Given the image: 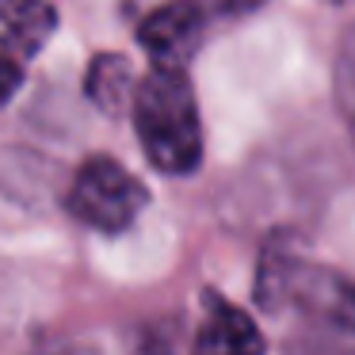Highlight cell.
<instances>
[{"instance_id":"10","label":"cell","mask_w":355,"mask_h":355,"mask_svg":"<svg viewBox=\"0 0 355 355\" xmlns=\"http://www.w3.org/2000/svg\"><path fill=\"white\" fill-rule=\"evenodd\" d=\"M207 16H245V12H256L268 0H199Z\"/></svg>"},{"instance_id":"4","label":"cell","mask_w":355,"mask_h":355,"mask_svg":"<svg viewBox=\"0 0 355 355\" xmlns=\"http://www.w3.org/2000/svg\"><path fill=\"white\" fill-rule=\"evenodd\" d=\"M202 31H207V12L199 0H172L138 24V42L153 65L187 69L195 50L202 46Z\"/></svg>"},{"instance_id":"2","label":"cell","mask_w":355,"mask_h":355,"mask_svg":"<svg viewBox=\"0 0 355 355\" xmlns=\"http://www.w3.org/2000/svg\"><path fill=\"white\" fill-rule=\"evenodd\" d=\"M134 130L149 164L164 176H191L202 161V123L187 69L153 65L134 88Z\"/></svg>"},{"instance_id":"5","label":"cell","mask_w":355,"mask_h":355,"mask_svg":"<svg viewBox=\"0 0 355 355\" xmlns=\"http://www.w3.org/2000/svg\"><path fill=\"white\" fill-rule=\"evenodd\" d=\"M195 344L202 352H263V336L245 309L225 302L218 291L202 294V324Z\"/></svg>"},{"instance_id":"8","label":"cell","mask_w":355,"mask_h":355,"mask_svg":"<svg viewBox=\"0 0 355 355\" xmlns=\"http://www.w3.org/2000/svg\"><path fill=\"white\" fill-rule=\"evenodd\" d=\"M336 100L340 111H344V123L355 138V27L344 35L336 54Z\"/></svg>"},{"instance_id":"3","label":"cell","mask_w":355,"mask_h":355,"mask_svg":"<svg viewBox=\"0 0 355 355\" xmlns=\"http://www.w3.org/2000/svg\"><path fill=\"white\" fill-rule=\"evenodd\" d=\"M146 202L149 191L141 187V180H134L126 172V164L111 161V157H88L73 172V184L65 191L69 214L100 233L130 230L138 222V214L146 210Z\"/></svg>"},{"instance_id":"7","label":"cell","mask_w":355,"mask_h":355,"mask_svg":"<svg viewBox=\"0 0 355 355\" xmlns=\"http://www.w3.org/2000/svg\"><path fill=\"white\" fill-rule=\"evenodd\" d=\"M134 88H138V77H134V65L123 54L92 58L88 77H85V92L103 115H123L134 100Z\"/></svg>"},{"instance_id":"1","label":"cell","mask_w":355,"mask_h":355,"mask_svg":"<svg viewBox=\"0 0 355 355\" xmlns=\"http://www.w3.org/2000/svg\"><path fill=\"white\" fill-rule=\"evenodd\" d=\"M256 302L275 317H294L321 332L355 336V279L275 241L256 271Z\"/></svg>"},{"instance_id":"11","label":"cell","mask_w":355,"mask_h":355,"mask_svg":"<svg viewBox=\"0 0 355 355\" xmlns=\"http://www.w3.org/2000/svg\"><path fill=\"white\" fill-rule=\"evenodd\" d=\"M329 4H347V0H329Z\"/></svg>"},{"instance_id":"9","label":"cell","mask_w":355,"mask_h":355,"mask_svg":"<svg viewBox=\"0 0 355 355\" xmlns=\"http://www.w3.org/2000/svg\"><path fill=\"white\" fill-rule=\"evenodd\" d=\"M19 88H24V65H19L16 54L0 50V107H4Z\"/></svg>"},{"instance_id":"6","label":"cell","mask_w":355,"mask_h":355,"mask_svg":"<svg viewBox=\"0 0 355 355\" xmlns=\"http://www.w3.org/2000/svg\"><path fill=\"white\" fill-rule=\"evenodd\" d=\"M58 31V12L50 0H0V50L35 58Z\"/></svg>"}]
</instances>
